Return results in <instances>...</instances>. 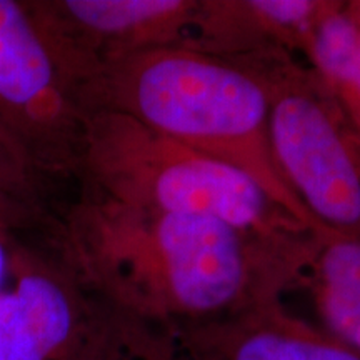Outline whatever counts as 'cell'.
<instances>
[{
	"label": "cell",
	"instance_id": "13",
	"mask_svg": "<svg viewBox=\"0 0 360 360\" xmlns=\"http://www.w3.org/2000/svg\"><path fill=\"white\" fill-rule=\"evenodd\" d=\"M49 182L51 180L35 169L24 152L0 129V193L51 214L47 209Z\"/></svg>",
	"mask_w": 360,
	"mask_h": 360
},
{
	"label": "cell",
	"instance_id": "1",
	"mask_svg": "<svg viewBox=\"0 0 360 360\" xmlns=\"http://www.w3.org/2000/svg\"><path fill=\"white\" fill-rule=\"evenodd\" d=\"M51 237L97 299L172 327L282 302L300 285L319 233L276 240L207 215L119 204L80 186Z\"/></svg>",
	"mask_w": 360,
	"mask_h": 360
},
{
	"label": "cell",
	"instance_id": "2",
	"mask_svg": "<svg viewBox=\"0 0 360 360\" xmlns=\"http://www.w3.org/2000/svg\"><path fill=\"white\" fill-rule=\"evenodd\" d=\"M85 114L129 115L250 175L297 220L321 231L292 192L270 146L264 80L236 58L165 47L97 67L80 89Z\"/></svg>",
	"mask_w": 360,
	"mask_h": 360
},
{
	"label": "cell",
	"instance_id": "4",
	"mask_svg": "<svg viewBox=\"0 0 360 360\" xmlns=\"http://www.w3.org/2000/svg\"><path fill=\"white\" fill-rule=\"evenodd\" d=\"M236 58L270 98V146L292 192L321 231L360 237V132L317 74L274 49Z\"/></svg>",
	"mask_w": 360,
	"mask_h": 360
},
{
	"label": "cell",
	"instance_id": "7",
	"mask_svg": "<svg viewBox=\"0 0 360 360\" xmlns=\"http://www.w3.org/2000/svg\"><path fill=\"white\" fill-rule=\"evenodd\" d=\"M80 89L97 67L165 47H186L200 0H29Z\"/></svg>",
	"mask_w": 360,
	"mask_h": 360
},
{
	"label": "cell",
	"instance_id": "3",
	"mask_svg": "<svg viewBox=\"0 0 360 360\" xmlns=\"http://www.w3.org/2000/svg\"><path fill=\"white\" fill-rule=\"evenodd\" d=\"M77 180L119 204L207 215L276 240L322 233L282 209L250 175L119 112L87 115Z\"/></svg>",
	"mask_w": 360,
	"mask_h": 360
},
{
	"label": "cell",
	"instance_id": "12",
	"mask_svg": "<svg viewBox=\"0 0 360 360\" xmlns=\"http://www.w3.org/2000/svg\"><path fill=\"white\" fill-rule=\"evenodd\" d=\"M87 360H182L169 327L107 305Z\"/></svg>",
	"mask_w": 360,
	"mask_h": 360
},
{
	"label": "cell",
	"instance_id": "10",
	"mask_svg": "<svg viewBox=\"0 0 360 360\" xmlns=\"http://www.w3.org/2000/svg\"><path fill=\"white\" fill-rule=\"evenodd\" d=\"M300 285L312 294L322 330L360 354V237L319 233Z\"/></svg>",
	"mask_w": 360,
	"mask_h": 360
},
{
	"label": "cell",
	"instance_id": "9",
	"mask_svg": "<svg viewBox=\"0 0 360 360\" xmlns=\"http://www.w3.org/2000/svg\"><path fill=\"white\" fill-rule=\"evenodd\" d=\"M332 6L321 0H200L186 47L217 57L281 49L305 58Z\"/></svg>",
	"mask_w": 360,
	"mask_h": 360
},
{
	"label": "cell",
	"instance_id": "14",
	"mask_svg": "<svg viewBox=\"0 0 360 360\" xmlns=\"http://www.w3.org/2000/svg\"><path fill=\"white\" fill-rule=\"evenodd\" d=\"M56 215L40 212L0 193V227L12 232H39L52 227Z\"/></svg>",
	"mask_w": 360,
	"mask_h": 360
},
{
	"label": "cell",
	"instance_id": "16",
	"mask_svg": "<svg viewBox=\"0 0 360 360\" xmlns=\"http://www.w3.org/2000/svg\"><path fill=\"white\" fill-rule=\"evenodd\" d=\"M349 11L352 12V15L355 17V20H357L359 24H360V7H357V8H350V7H349Z\"/></svg>",
	"mask_w": 360,
	"mask_h": 360
},
{
	"label": "cell",
	"instance_id": "5",
	"mask_svg": "<svg viewBox=\"0 0 360 360\" xmlns=\"http://www.w3.org/2000/svg\"><path fill=\"white\" fill-rule=\"evenodd\" d=\"M80 84L29 0H0V129L49 180H77Z\"/></svg>",
	"mask_w": 360,
	"mask_h": 360
},
{
	"label": "cell",
	"instance_id": "15",
	"mask_svg": "<svg viewBox=\"0 0 360 360\" xmlns=\"http://www.w3.org/2000/svg\"><path fill=\"white\" fill-rule=\"evenodd\" d=\"M12 231L0 227V285H2L4 277H6V269H7V252H8V242H11Z\"/></svg>",
	"mask_w": 360,
	"mask_h": 360
},
{
	"label": "cell",
	"instance_id": "6",
	"mask_svg": "<svg viewBox=\"0 0 360 360\" xmlns=\"http://www.w3.org/2000/svg\"><path fill=\"white\" fill-rule=\"evenodd\" d=\"M44 232V231H39ZM12 233L0 285V360H87L107 304L80 282L51 231Z\"/></svg>",
	"mask_w": 360,
	"mask_h": 360
},
{
	"label": "cell",
	"instance_id": "8",
	"mask_svg": "<svg viewBox=\"0 0 360 360\" xmlns=\"http://www.w3.org/2000/svg\"><path fill=\"white\" fill-rule=\"evenodd\" d=\"M169 328L182 360H360V354L289 314L282 302Z\"/></svg>",
	"mask_w": 360,
	"mask_h": 360
},
{
	"label": "cell",
	"instance_id": "11",
	"mask_svg": "<svg viewBox=\"0 0 360 360\" xmlns=\"http://www.w3.org/2000/svg\"><path fill=\"white\" fill-rule=\"evenodd\" d=\"M305 62L360 132V24L334 4L315 29Z\"/></svg>",
	"mask_w": 360,
	"mask_h": 360
}]
</instances>
